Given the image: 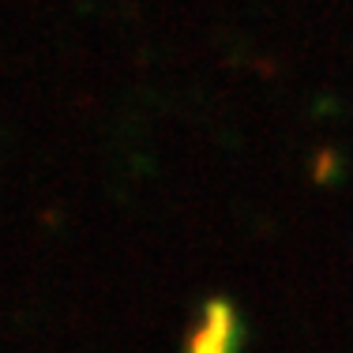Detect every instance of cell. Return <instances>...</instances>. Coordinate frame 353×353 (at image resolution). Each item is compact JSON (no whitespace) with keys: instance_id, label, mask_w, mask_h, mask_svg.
I'll list each match as a JSON object with an SVG mask.
<instances>
[{"instance_id":"6da1fadb","label":"cell","mask_w":353,"mask_h":353,"mask_svg":"<svg viewBox=\"0 0 353 353\" xmlns=\"http://www.w3.org/2000/svg\"><path fill=\"white\" fill-rule=\"evenodd\" d=\"M188 353H241V327L230 305L214 301L199 316V327L188 339Z\"/></svg>"}]
</instances>
